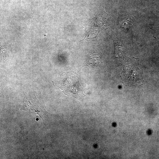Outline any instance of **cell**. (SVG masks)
Listing matches in <instances>:
<instances>
[{"instance_id":"3","label":"cell","mask_w":159,"mask_h":159,"mask_svg":"<svg viewBox=\"0 0 159 159\" xmlns=\"http://www.w3.org/2000/svg\"><path fill=\"white\" fill-rule=\"evenodd\" d=\"M154 31V35L156 37H159V27L155 28H153Z\"/></svg>"},{"instance_id":"2","label":"cell","mask_w":159,"mask_h":159,"mask_svg":"<svg viewBox=\"0 0 159 159\" xmlns=\"http://www.w3.org/2000/svg\"><path fill=\"white\" fill-rule=\"evenodd\" d=\"M122 73L123 79L125 84L139 85L142 80V71L133 64L128 63L124 66Z\"/></svg>"},{"instance_id":"1","label":"cell","mask_w":159,"mask_h":159,"mask_svg":"<svg viewBox=\"0 0 159 159\" xmlns=\"http://www.w3.org/2000/svg\"><path fill=\"white\" fill-rule=\"evenodd\" d=\"M54 87H58L66 95L82 101L84 96L83 88L79 81L77 74L73 71L63 72L59 80L52 82Z\"/></svg>"}]
</instances>
